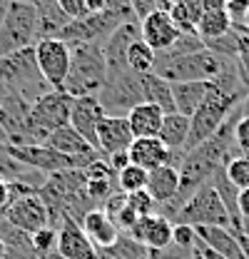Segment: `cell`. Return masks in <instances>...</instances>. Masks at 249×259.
<instances>
[{"label": "cell", "instance_id": "6da1fadb", "mask_svg": "<svg viewBox=\"0 0 249 259\" xmlns=\"http://www.w3.org/2000/svg\"><path fill=\"white\" fill-rule=\"evenodd\" d=\"M37 194L48 207L50 227L55 229L60 227L62 220L80 222L90 209H95L85 190V169H62L55 175H48Z\"/></svg>", "mask_w": 249, "mask_h": 259}, {"label": "cell", "instance_id": "7a4b0ae2", "mask_svg": "<svg viewBox=\"0 0 249 259\" xmlns=\"http://www.w3.org/2000/svg\"><path fill=\"white\" fill-rule=\"evenodd\" d=\"M70 72L62 85V93L70 97H97L107 82V63L102 53V42L72 45Z\"/></svg>", "mask_w": 249, "mask_h": 259}, {"label": "cell", "instance_id": "3957f363", "mask_svg": "<svg viewBox=\"0 0 249 259\" xmlns=\"http://www.w3.org/2000/svg\"><path fill=\"white\" fill-rule=\"evenodd\" d=\"M242 100H244V97L229 95V93L219 90L217 85L210 82L207 97L202 100V105H199V107L194 110V115L189 117V137H187L185 152L199 147L202 142H207V140L227 122V117L239 107Z\"/></svg>", "mask_w": 249, "mask_h": 259}, {"label": "cell", "instance_id": "277c9868", "mask_svg": "<svg viewBox=\"0 0 249 259\" xmlns=\"http://www.w3.org/2000/svg\"><path fill=\"white\" fill-rule=\"evenodd\" d=\"M227 60H232V58H222L217 53H212L210 48H202V50H197L192 55L170 58V60H155V70L152 72H157L170 85H175V82H212L224 70Z\"/></svg>", "mask_w": 249, "mask_h": 259}, {"label": "cell", "instance_id": "5b68a950", "mask_svg": "<svg viewBox=\"0 0 249 259\" xmlns=\"http://www.w3.org/2000/svg\"><path fill=\"white\" fill-rule=\"evenodd\" d=\"M0 88L15 90L28 102H35L37 97L50 90L35 63V45L0 58Z\"/></svg>", "mask_w": 249, "mask_h": 259}, {"label": "cell", "instance_id": "8992f818", "mask_svg": "<svg viewBox=\"0 0 249 259\" xmlns=\"http://www.w3.org/2000/svg\"><path fill=\"white\" fill-rule=\"evenodd\" d=\"M70 102L72 97L62 90H48L30 105L28 115V140L30 145H45L55 130L70 125Z\"/></svg>", "mask_w": 249, "mask_h": 259}, {"label": "cell", "instance_id": "52a82bcc", "mask_svg": "<svg viewBox=\"0 0 249 259\" xmlns=\"http://www.w3.org/2000/svg\"><path fill=\"white\" fill-rule=\"evenodd\" d=\"M37 42V8L28 0H10L0 23V58Z\"/></svg>", "mask_w": 249, "mask_h": 259}, {"label": "cell", "instance_id": "ba28073f", "mask_svg": "<svg viewBox=\"0 0 249 259\" xmlns=\"http://www.w3.org/2000/svg\"><path fill=\"white\" fill-rule=\"evenodd\" d=\"M172 225H189V227H227L232 229V220L219 199L217 190L212 187V182H207L204 187H199L197 192L187 199L180 207L177 217Z\"/></svg>", "mask_w": 249, "mask_h": 259}, {"label": "cell", "instance_id": "9c48e42d", "mask_svg": "<svg viewBox=\"0 0 249 259\" xmlns=\"http://www.w3.org/2000/svg\"><path fill=\"white\" fill-rule=\"evenodd\" d=\"M97 100H100L105 115H110V117H127V112L132 107L145 102L140 75L127 70V72L117 75V77H110L105 82V88L97 93Z\"/></svg>", "mask_w": 249, "mask_h": 259}, {"label": "cell", "instance_id": "30bf717a", "mask_svg": "<svg viewBox=\"0 0 249 259\" xmlns=\"http://www.w3.org/2000/svg\"><path fill=\"white\" fill-rule=\"evenodd\" d=\"M70 60L72 50L60 37H45L35 42V63L50 90H62L70 72Z\"/></svg>", "mask_w": 249, "mask_h": 259}, {"label": "cell", "instance_id": "8fae6325", "mask_svg": "<svg viewBox=\"0 0 249 259\" xmlns=\"http://www.w3.org/2000/svg\"><path fill=\"white\" fill-rule=\"evenodd\" d=\"M0 220H5L10 227L25 232V234H32L43 227H50V214H48V207L45 202L40 199L37 192H28L20 194L10 202V207L0 214Z\"/></svg>", "mask_w": 249, "mask_h": 259}, {"label": "cell", "instance_id": "7c38bea8", "mask_svg": "<svg viewBox=\"0 0 249 259\" xmlns=\"http://www.w3.org/2000/svg\"><path fill=\"white\" fill-rule=\"evenodd\" d=\"M3 147H5V152L13 160H18L20 164L30 167V169L40 172V175H55V172H62V169H80L70 157L55 152L48 145H23V147L3 145Z\"/></svg>", "mask_w": 249, "mask_h": 259}, {"label": "cell", "instance_id": "4fadbf2b", "mask_svg": "<svg viewBox=\"0 0 249 259\" xmlns=\"http://www.w3.org/2000/svg\"><path fill=\"white\" fill-rule=\"evenodd\" d=\"M135 40H140V20H127L122 25H117L102 40V53H105V63H107V80L130 70L127 67V50Z\"/></svg>", "mask_w": 249, "mask_h": 259}, {"label": "cell", "instance_id": "5bb4252c", "mask_svg": "<svg viewBox=\"0 0 249 259\" xmlns=\"http://www.w3.org/2000/svg\"><path fill=\"white\" fill-rule=\"evenodd\" d=\"M140 37L155 50L164 53L167 48L175 45V40L180 37V28L172 20L170 10H152L150 15H145L140 20Z\"/></svg>", "mask_w": 249, "mask_h": 259}, {"label": "cell", "instance_id": "9a60e30c", "mask_svg": "<svg viewBox=\"0 0 249 259\" xmlns=\"http://www.w3.org/2000/svg\"><path fill=\"white\" fill-rule=\"evenodd\" d=\"M102 117H105V110H102L97 97H72V102H70V127L85 142H90L95 150H97V125H100Z\"/></svg>", "mask_w": 249, "mask_h": 259}, {"label": "cell", "instance_id": "2e32d148", "mask_svg": "<svg viewBox=\"0 0 249 259\" xmlns=\"http://www.w3.org/2000/svg\"><path fill=\"white\" fill-rule=\"evenodd\" d=\"M45 145H48V147H53L55 152L65 155V157H70V160L75 162L80 169H85L88 164H93L95 160H100V157H102L93 145H90V142H85V140L70 127V125L55 130V132L48 137V142H45Z\"/></svg>", "mask_w": 249, "mask_h": 259}, {"label": "cell", "instance_id": "e0dca14e", "mask_svg": "<svg viewBox=\"0 0 249 259\" xmlns=\"http://www.w3.org/2000/svg\"><path fill=\"white\" fill-rule=\"evenodd\" d=\"M55 252L62 259H100V252L93 247V242L82 232L80 222H75V220H62L60 222Z\"/></svg>", "mask_w": 249, "mask_h": 259}, {"label": "cell", "instance_id": "ac0fdd59", "mask_svg": "<svg viewBox=\"0 0 249 259\" xmlns=\"http://www.w3.org/2000/svg\"><path fill=\"white\" fill-rule=\"evenodd\" d=\"M132 130L127 125V117H110L105 115L97 125V150L102 157L127 152L132 145Z\"/></svg>", "mask_w": 249, "mask_h": 259}, {"label": "cell", "instance_id": "d6986e66", "mask_svg": "<svg viewBox=\"0 0 249 259\" xmlns=\"http://www.w3.org/2000/svg\"><path fill=\"white\" fill-rule=\"evenodd\" d=\"M85 190H88V197L95 207H102L112 194L120 192L117 175L110 169L105 157H100V160H95L93 164L85 167Z\"/></svg>", "mask_w": 249, "mask_h": 259}, {"label": "cell", "instance_id": "ffe728a7", "mask_svg": "<svg viewBox=\"0 0 249 259\" xmlns=\"http://www.w3.org/2000/svg\"><path fill=\"white\" fill-rule=\"evenodd\" d=\"M124 234H130L132 239L142 242L150 249H164V247L172 244V222L167 217H162V214L140 217L135 222V227L130 232H124Z\"/></svg>", "mask_w": 249, "mask_h": 259}, {"label": "cell", "instance_id": "44dd1931", "mask_svg": "<svg viewBox=\"0 0 249 259\" xmlns=\"http://www.w3.org/2000/svg\"><path fill=\"white\" fill-rule=\"evenodd\" d=\"M80 227H82V232L88 234V239L93 242V247L97 252L110 249V247L117 242V237L122 234L120 227H117V222H115L112 217H107L100 207L90 209V212L80 220Z\"/></svg>", "mask_w": 249, "mask_h": 259}, {"label": "cell", "instance_id": "7402d4cb", "mask_svg": "<svg viewBox=\"0 0 249 259\" xmlns=\"http://www.w3.org/2000/svg\"><path fill=\"white\" fill-rule=\"evenodd\" d=\"M127 157H130L132 164L152 172V169L170 162V150L162 145L159 137H137V140H132V145L127 150Z\"/></svg>", "mask_w": 249, "mask_h": 259}, {"label": "cell", "instance_id": "603a6c76", "mask_svg": "<svg viewBox=\"0 0 249 259\" xmlns=\"http://www.w3.org/2000/svg\"><path fill=\"white\" fill-rule=\"evenodd\" d=\"M194 232L204 247H210L212 252L222 254L224 259H244L237 232H232L227 227H194Z\"/></svg>", "mask_w": 249, "mask_h": 259}, {"label": "cell", "instance_id": "cb8c5ba5", "mask_svg": "<svg viewBox=\"0 0 249 259\" xmlns=\"http://www.w3.org/2000/svg\"><path fill=\"white\" fill-rule=\"evenodd\" d=\"M145 190L152 194V199L157 202V209L175 202V197L180 192V169L170 167V164H162V167L152 169Z\"/></svg>", "mask_w": 249, "mask_h": 259}, {"label": "cell", "instance_id": "d4e9b609", "mask_svg": "<svg viewBox=\"0 0 249 259\" xmlns=\"http://www.w3.org/2000/svg\"><path fill=\"white\" fill-rule=\"evenodd\" d=\"M162 117L164 112L150 105V102H140L137 107H132L127 112V125L132 130V137H157L159 127H162Z\"/></svg>", "mask_w": 249, "mask_h": 259}, {"label": "cell", "instance_id": "484cf974", "mask_svg": "<svg viewBox=\"0 0 249 259\" xmlns=\"http://www.w3.org/2000/svg\"><path fill=\"white\" fill-rule=\"evenodd\" d=\"M157 137L170 152H185L187 137H189V117L180 112H167L162 117V127Z\"/></svg>", "mask_w": 249, "mask_h": 259}, {"label": "cell", "instance_id": "4316f807", "mask_svg": "<svg viewBox=\"0 0 249 259\" xmlns=\"http://www.w3.org/2000/svg\"><path fill=\"white\" fill-rule=\"evenodd\" d=\"M140 80H142V97H145V102L159 107L164 115L167 112H177L175 110V97H172V85L167 80H162L157 72L140 75Z\"/></svg>", "mask_w": 249, "mask_h": 259}, {"label": "cell", "instance_id": "83f0119b", "mask_svg": "<svg viewBox=\"0 0 249 259\" xmlns=\"http://www.w3.org/2000/svg\"><path fill=\"white\" fill-rule=\"evenodd\" d=\"M210 93V82H175L172 97H175V110L180 115L192 117L194 110L202 105V100Z\"/></svg>", "mask_w": 249, "mask_h": 259}, {"label": "cell", "instance_id": "f1b7e54d", "mask_svg": "<svg viewBox=\"0 0 249 259\" xmlns=\"http://www.w3.org/2000/svg\"><path fill=\"white\" fill-rule=\"evenodd\" d=\"M100 259H152V249L122 232L110 249L100 252Z\"/></svg>", "mask_w": 249, "mask_h": 259}, {"label": "cell", "instance_id": "f546056e", "mask_svg": "<svg viewBox=\"0 0 249 259\" xmlns=\"http://www.w3.org/2000/svg\"><path fill=\"white\" fill-rule=\"evenodd\" d=\"M227 30H232V20L229 15L224 13V8H215V10H204L197 20V35L202 40H212L219 37Z\"/></svg>", "mask_w": 249, "mask_h": 259}, {"label": "cell", "instance_id": "4dcf8cb0", "mask_svg": "<svg viewBox=\"0 0 249 259\" xmlns=\"http://www.w3.org/2000/svg\"><path fill=\"white\" fill-rule=\"evenodd\" d=\"M155 60H157V53L140 37L130 45L127 50V67L135 72V75H147L155 70Z\"/></svg>", "mask_w": 249, "mask_h": 259}, {"label": "cell", "instance_id": "1f68e13d", "mask_svg": "<svg viewBox=\"0 0 249 259\" xmlns=\"http://www.w3.org/2000/svg\"><path fill=\"white\" fill-rule=\"evenodd\" d=\"M204 48V40L197 32H180V37L175 40L172 48H167L164 53H157V60H170V58H182V55H192L197 50Z\"/></svg>", "mask_w": 249, "mask_h": 259}, {"label": "cell", "instance_id": "d6a6232c", "mask_svg": "<svg viewBox=\"0 0 249 259\" xmlns=\"http://www.w3.org/2000/svg\"><path fill=\"white\" fill-rule=\"evenodd\" d=\"M147 180H150V172L137 167V164H127L122 172H117V185H120V192L124 194H132V192H140L147 187Z\"/></svg>", "mask_w": 249, "mask_h": 259}, {"label": "cell", "instance_id": "836d02e7", "mask_svg": "<svg viewBox=\"0 0 249 259\" xmlns=\"http://www.w3.org/2000/svg\"><path fill=\"white\" fill-rule=\"evenodd\" d=\"M204 48H210L212 53H217L222 58H237L239 55V32L234 30H227L224 35L219 37H212V40H204Z\"/></svg>", "mask_w": 249, "mask_h": 259}, {"label": "cell", "instance_id": "e575fe53", "mask_svg": "<svg viewBox=\"0 0 249 259\" xmlns=\"http://www.w3.org/2000/svg\"><path fill=\"white\" fill-rule=\"evenodd\" d=\"M224 175L227 180L237 187V190H247L249 187V157L247 155H237L229 162H224Z\"/></svg>", "mask_w": 249, "mask_h": 259}, {"label": "cell", "instance_id": "d590c367", "mask_svg": "<svg viewBox=\"0 0 249 259\" xmlns=\"http://www.w3.org/2000/svg\"><path fill=\"white\" fill-rule=\"evenodd\" d=\"M30 244H32V252H35L37 257L55 252V244H58V229H55V227H43V229L32 232Z\"/></svg>", "mask_w": 249, "mask_h": 259}, {"label": "cell", "instance_id": "8d00e7d4", "mask_svg": "<svg viewBox=\"0 0 249 259\" xmlns=\"http://www.w3.org/2000/svg\"><path fill=\"white\" fill-rule=\"evenodd\" d=\"M127 207L137 214V217H150L157 214V202L152 199V194L147 190H140V192L127 194Z\"/></svg>", "mask_w": 249, "mask_h": 259}, {"label": "cell", "instance_id": "74e56055", "mask_svg": "<svg viewBox=\"0 0 249 259\" xmlns=\"http://www.w3.org/2000/svg\"><path fill=\"white\" fill-rule=\"evenodd\" d=\"M172 244L182 249H194L197 247V232L189 225H172Z\"/></svg>", "mask_w": 249, "mask_h": 259}, {"label": "cell", "instance_id": "f35d334b", "mask_svg": "<svg viewBox=\"0 0 249 259\" xmlns=\"http://www.w3.org/2000/svg\"><path fill=\"white\" fill-rule=\"evenodd\" d=\"M224 13L229 15L232 28H237L249 13V0H224Z\"/></svg>", "mask_w": 249, "mask_h": 259}, {"label": "cell", "instance_id": "ab89813d", "mask_svg": "<svg viewBox=\"0 0 249 259\" xmlns=\"http://www.w3.org/2000/svg\"><path fill=\"white\" fill-rule=\"evenodd\" d=\"M234 145L242 155H249V117H239L234 125Z\"/></svg>", "mask_w": 249, "mask_h": 259}, {"label": "cell", "instance_id": "60d3db41", "mask_svg": "<svg viewBox=\"0 0 249 259\" xmlns=\"http://www.w3.org/2000/svg\"><path fill=\"white\" fill-rule=\"evenodd\" d=\"M152 259H194V249H182L177 244H170L164 249H152Z\"/></svg>", "mask_w": 249, "mask_h": 259}, {"label": "cell", "instance_id": "b9f144b4", "mask_svg": "<svg viewBox=\"0 0 249 259\" xmlns=\"http://www.w3.org/2000/svg\"><path fill=\"white\" fill-rule=\"evenodd\" d=\"M124 204H127V194H124V192H115L110 199H107V202H105V204H102V207H100V209H102L107 217L117 220V214L124 209Z\"/></svg>", "mask_w": 249, "mask_h": 259}, {"label": "cell", "instance_id": "7bdbcfd3", "mask_svg": "<svg viewBox=\"0 0 249 259\" xmlns=\"http://www.w3.org/2000/svg\"><path fill=\"white\" fill-rule=\"evenodd\" d=\"M60 5V10L70 18V20H82L85 18V5L82 0H55Z\"/></svg>", "mask_w": 249, "mask_h": 259}, {"label": "cell", "instance_id": "ee69618b", "mask_svg": "<svg viewBox=\"0 0 249 259\" xmlns=\"http://www.w3.org/2000/svg\"><path fill=\"white\" fill-rule=\"evenodd\" d=\"M239 220H242V232L249 237V187L239 190Z\"/></svg>", "mask_w": 249, "mask_h": 259}, {"label": "cell", "instance_id": "f6af8a7d", "mask_svg": "<svg viewBox=\"0 0 249 259\" xmlns=\"http://www.w3.org/2000/svg\"><path fill=\"white\" fill-rule=\"evenodd\" d=\"M237 60H239V67H242L244 77L249 80V35H239V55H237Z\"/></svg>", "mask_w": 249, "mask_h": 259}, {"label": "cell", "instance_id": "bcb514c9", "mask_svg": "<svg viewBox=\"0 0 249 259\" xmlns=\"http://www.w3.org/2000/svg\"><path fill=\"white\" fill-rule=\"evenodd\" d=\"M10 202H13V187L5 177H0V214L10 207Z\"/></svg>", "mask_w": 249, "mask_h": 259}, {"label": "cell", "instance_id": "7dc6e473", "mask_svg": "<svg viewBox=\"0 0 249 259\" xmlns=\"http://www.w3.org/2000/svg\"><path fill=\"white\" fill-rule=\"evenodd\" d=\"M107 164H110V169L117 175V172H122L124 167L130 164V157H127V152H117V155H110V157H105Z\"/></svg>", "mask_w": 249, "mask_h": 259}, {"label": "cell", "instance_id": "c3c4849f", "mask_svg": "<svg viewBox=\"0 0 249 259\" xmlns=\"http://www.w3.org/2000/svg\"><path fill=\"white\" fill-rule=\"evenodd\" d=\"M82 5H85V18H90V15H100V13H105V10H107L105 0H82Z\"/></svg>", "mask_w": 249, "mask_h": 259}, {"label": "cell", "instance_id": "681fc988", "mask_svg": "<svg viewBox=\"0 0 249 259\" xmlns=\"http://www.w3.org/2000/svg\"><path fill=\"white\" fill-rule=\"evenodd\" d=\"M194 252H197V254H199L202 259H224L222 254H217V252H212L210 247H204V244H202L199 239H197V247H194Z\"/></svg>", "mask_w": 249, "mask_h": 259}, {"label": "cell", "instance_id": "f907efd6", "mask_svg": "<svg viewBox=\"0 0 249 259\" xmlns=\"http://www.w3.org/2000/svg\"><path fill=\"white\" fill-rule=\"evenodd\" d=\"M237 239H239V247H242L244 259H249V237L244 234V232H237Z\"/></svg>", "mask_w": 249, "mask_h": 259}, {"label": "cell", "instance_id": "816d5d0a", "mask_svg": "<svg viewBox=\"0 0 249 259\" xmlns=\"http://www.w3.org/2000/svg\"><path fill=\"white\" fill-rule=\"evenodd\" d=\"M0 259H8V247H5L3 239H0Z\"/></svg>", "mask_w": 249, "mask_h": 259}, {"label": "cell", "instance_id": "f5cc1de1", "mask_svg": "<svg viewBox=\"0 0 249 259\" xmlns=\"http://www.w3.org/2000/svg\"><path fill=\"white\" fill-rule=\"evenodd\" d=\"M37 259H62L58 252H50V254H43V257H37Z\"/></svg>", "mask_w": 249, "mask_h": 259}, {"label": "cell", "instance_id": "db71d44e", "mask_svg": "<svg viewBox=\"0 0 249 259\" xmlns=\"http://www.w3.org/2000/svg\"><path fill=\"white\" fill-rule=\"evenodd\" d=\"M194 259H202V257H199V254H197V252H194Z\"/></svg>", "mask_w": 249, "mask_h": 259}, {"label": "cell", "instance_id": "11a10c76", "mask_svg": "<svg viewBox=\"0 0 249 259\" xmlns=\"http://www.w3.org/2000/svg\"><path fill=\"white\" fill-rule=\"evenodd\" d=\"M247 157H249V155H247Z\"/></svg>", "mask_w": 249, "mask_h": 259}]
</instances>
